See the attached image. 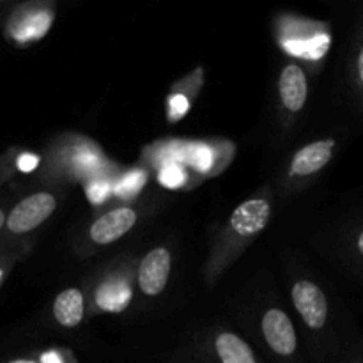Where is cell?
<instances>
[{
    "label": "cell",
    "instance_id": "1",
    "mask_svg": "<svg viewBox=\"0 0 363 363\" xmlns=\"http://www.w3.org/2000/svg\"><path fill=\"white\" fill-rule=\"evenodd\" d=\"M57 208V201L52 194L39 191L23 199L13 208L7 216V229L14 234H25L41 225Z\"/></svg>",
    "mask_w": 363,
    "mask_h": 363
},
{
    "label": "cell",
    "instance_id": "2",
    "mask_svg": "<svg viewBox=\"0 0 363 363\" xmlns=\"http://www.w3.org/2000/svg\"><path fill=\"white\" fill-rule=\"evenodd\" d=\"M293 301L305 325L312 330H321L328 321V300L321 287L308 280L294 284Z\"/></svg>",
    "mask_w": 363,
    "mask_h": 363
},
{
    "label": "cell",
    "instance_id": "3",
    "mask_svg": "<svg viewBox=\"0 0 363 363\" xmlns=\"http://www.w3.org/2000/svg\"><path fill=\"white\" fill-rule=\"evenodd\" d=\"M262 333L268 346L280 357H291L296 351V332L286 312L277 308L266 312L262 318Z\"/></svg>",
    "mask_w": 363,
    "mask_h": 363
},
{
    "label": "cell",
    "instance_id": "4",
    "mask_svg": "<svg viewBox=\"0 0 363 363\" xmlns=\"http://www.w3.org/2000/svg\"><path fill=\"white\" fill-rule=\"evenodd\" d=\"M170 275V252L155 248L149 252L138 268V286L147 296H156L165 289Z\"/></svg>",
    "mask_w": 363,
    "mask_h": 363
},
{
    "label": "cell",
    "instance_id": "5",
    "mask_svg": "<svg viewBox=\"0 0 363 363\" xmlns=\"http://www.w3.org/2000/svg\"><path fill=\"white\" fill-rule=\"evenodd\" d=\"M137 223V213L130 208H119L99 216L91 227V238L98 245H108L123 238Z\"/></svg>",
    "mask_w": 363,
    "mask_h": 363
},
{
    "label": "cell",
    "instance_id": "6",
    "mask_svg": "<svg viewBox=\"0 0 363 363\" xmlns=\"http://www.w3.org/2000/svg\"><path fill=\"white\" fill-rule=\"evenodd\" d=\"M335 145L337 142L333 138H323V140H315L301 147L294 155L293 163H291V172L294 176L305 177L323 170L333 158Z\"/></svg>",
    "mask_w": 363,
    "mask_h": 363
},
{
    "label": "cell",
    "instance_id": "7",
    "mask_svg": "<svg viewBox=\"0 0 363 363\" xmlns=\"http://www.w3.org/2000/svg\"><path fill=\"white\" fill-rule=\"evenodd\" d=\"M269 211L272 209L264 199H252L234 209L230 216V227L243 238L254 236L268 225Z\"/></svg>",
    "mask_w": 363,
    "mask_h": 363
},
{
    "label": "cell",
    "instance_id": "8",
    "mask_svg": "<svg viewBox=\"0 0 363 363\" xmlns=\"http://www.w3.org/2000/svg\"><path fill=\"white\" fill-rule=\"evenodd\" d=\"M280 98L284 106L289 112H300L307 103L308 96V82L305 77V71L298 64H289L284 67L279 82Z\"/></svg>",
    "mask_w": 363,
    "mask_h": 363
},
{
    "label": "cell",
    "instance_id": "9",
    "mask_svg": "<svg viewBox=\"0 0 363 363\" xmlns=\"http://www.w3.org/2000/svg\"><path fill=\"white\" fill-rule=\"evenodd\" d=\"M84 305L85 301L82 291L71 287L57 296L55 303H53V315L60 326L74 328L84 319Z\"/></svg>",
    "mask_w": 363,
    "mask_h": 363
},
{
    "label": "cell",
    "instance_id": "10",
    "mask_svg": "<svg viewBox=\"0 0 363 363\" xmlns=\"http://www.w3.org/2000/svg\"><path fill=\"white\" fill-rule=\"evenodd\" d=\"M215 353L220 363H257L250 346L234 333H222L216 337Z\"/></svg>",
    "mask_w": 363,
    "mask_h": 363
},
{
    "label": "cell",
    "instance_id": "11",
    "mask_svg": "<svg viewBox=\"0 0 363 363\" xmlns=\"http://www.w3.org/2000/svg\"><path fill=\"white\" fill-rule=\"evenodd\" d=\"M131 301V287L126 280L103 284L96 293V303L105 312H123Z\"/></svg>",
    "mask_w": 363,
    "mask_h": 363
},
{
    "label": "cell",
    "instance_id": "12",
    "mask_svg": "<svg viewBox=\"0 0 363 363\" xmlns=\"http://www.w3.org/2000/svg\"><path fill=\"white\" fill-rule=\"evenodd\" d=\"M354 77H357L358 89H360L363 98V41L360 43V46H358L357 57H354Z\"/></svg>",
    "mask_w": 363,
    "mask_h": 363
},
{
    "label": "cell",
    "instance_id": "13",
    "mask_svg": "<svg viewBox=\"0 0 363 363\" xmlns=\"http://www.w3.org/2000/svg\"><path fill=\"white\" fill-rule=\"evenodd\" d=\"M41 363H66V362L62 360V357H60V354L46 353V354H43Z\"/></svg>",
    "mask_w": 363,
    "mask_h": 363
},
{
    "label": "cell",
    "instance_id": "14",
    "mask_svg": "<svg viewBox=\"0 0 363 363\" xmlns=\"http://www.w3.org/2000/svg\"><path fill=\"white\" fill-rule=\"evenodd\" d=\"M357 248H358V254L363 257V230L358 234V238H357Z\"/></svg>",
    "mask_w": 363,
    "mask_h": 363
},
{
    "label": "cell",
    "instance_id": "15",
    "mask_svg": "<svg viewBox=\"0 0 363 363\" xmlns=\"http://www.w3.org/2000/svg\"><path fill=\"white\" fill-rule=\"evenodd\" d=\"M7 363H38V362H34V360H25V358H20V360H11V362H7Z\"/></svg>",
    "mask_w": 363,
    "mask_h": 363
},
{
    "label": "cell",
    "instance_id": "16",
    "mask_svg": "<svg viewBox=\"0 0 363 363\" xmlns=\"http://www.w3.org/2000/svg\"><path fill=\"white\" fill-rule=\"evenodd\" d=\"M4 223H6V215H4V211L0 209V229L4 227Z\"/></svg>",
    "mask_w": 363,
    "mask_h": 363
},
{
    "label": "cell",
    "instance_id": "17",
    "mask_svg": "<svg viewBox=\"0 0 363 363\" xmlns=\"http://www.w3.org/2000/svg\"><path fill=\"white\" fill-rule=\"evenodd\" d=\"M2 279H4V268L0 266V282H2Z\"/></svg>",
    "mask_w": 363,
    "mask_h": 363
},
{
    "label": "cell",
    "instance_id": "18",
    "mask_svg": "<svg viewBox=\"0 0 363 363\" xmlns=\"http://www.w3.org/2000/svg\"><path fill=\"white\" fill-rule=\"evenodd\" d=\"M354 363H363V362H354Z\"/></svg>",
    "mask_w": 363,
    "mask_h": 363
}]
</instances>
